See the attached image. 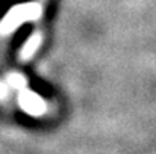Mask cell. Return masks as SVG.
Here are the masks:
<instances>
[{
	"label": "cell",
	"mask_w": 156,
	"mask_h": 154,
	"mask_svg": "<svg viewBox=\"0 0 156 154\" xmlns=\"http://www.w3.org/2000/svg\"><path fill=\"white\" fill-rule=\"evenodd\" d=\"M18 104L26 113H29L32 116H43L47 112V104L44 101V98L27 88L20 91Z\"/></svg>",
	"instance_id": "7a4b0ae2"
},
{
	"label": "cell",
	"mask_w": 156,
	"mask_h": 154,
	"mask_svg": "<svg viewBox=\"0 0 156 154\" xmlns=\"http://www.w3.org/2000/svg\"><path fill=\"white\" fill-rule=\"evenodd\" d=\"M41 43H43V35L41 33H34L26 43H24V46L21 47V50H20V60H29L35 53L37 50L40 49V46H41Z\"/></svg>",
	"instance_id": "3957f363"
},
{
	"label": "cell",
	"mask_w": 156,
	"mask_h": 154,
	"mask_svg": "<svg viewBox=\"0 0 156 154\" xmlns=\"http://www.w3.org/2000/svg\"><path fill=\"white\" fill-rule=\"evenodd\" d=\"M8 86L5 85V83H2L0 82V100H3V98H6L8 97Z\"/></svg>",
	"instance_id": "5b68a950"
},
{
	"label": "cell",
	"mask_w": 156,
	"mask_h": 154,
	"mask_svg": "<svg viewBox=\"0 0 156 154\" xmlns=\"http://www.w3.org/2000/svg\"><path fill=\"white\" fill-rule=\"evenodd\" d=\"M8 83H9L14 89H18V91L27 88V79H26L23 74H18V73H11V74L8 76Z\"/></svg>",
	"instance_id": "277c9868"
},
{
	"label": "cell",
	"mask_w": 156,
	"mask_h": 154,
	"mask_svg": "<svg viewBox=\"0 0 156 154\" xmlns=\"http://www.w3.org/2000/svg\"><path fill=\"white\" fill-rule=\"evenodd\" d=\"M40 15V8L35 3L26 5V6H18L15 9H12L8 17L3 20V23L0 24V32L2 33H9L12 32L18 24H21L26 20H34Z\"/></svg>",
	"instance_id": "6da1fadb"
}]
</instances>
